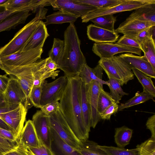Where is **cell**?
<instances>
[{
    "label": "cell",
    "instance_id": "9c48e42d",
    "mask_svg": "<svg viewBox=\"0 0 155 155\" xmlns=\"http://www.w3.org/2000/svg\"><path fill=\"white\" fill-rule=\"evenodd\" d=\"M28 110L22 104L2 113V119L12 131L20 138L26 119Z\"/></svg>",
    "mask_w": 155,
    "mask_h": 155
},
{
    "label": "cell",
    "instance_id": "9a60e30c",
    "mask_svg": "<svg viewBox=\"0 0 155 155\" xmlns=\"http://www.w3.org/2000/svg\"><path fill=\"white\" fill-rule=\"evenodd\" d=\"M4 93L5 102L9 104H23L25 107L26 97L18 79L11 77Z\"/></svg>",
    "mask_w": 155,
    "mask_h": 155
},
{
    "label": "cell",
    "instance_id": "bcb514c9",
    "mask_svg": "<svg viewBox=\"0 0 155 155\" xmlns=\"http://www.w3.org/2000/svg\"><path fill=\"white\" fill-rule=\"evenodd\" d=\"M119 103L116 102L108 107L100 115L101 119L110 120L111 116L118 111Z\"/></svg>",
    "mask_w": 155,
    "mask_h": 155
},
{
    "label": "cell",
    "instance_id": "d6986e66",
    "mask_svg": "<svg viewBox=\"0 0 155 155\" xmlns=\"http://www.w3.org/2000/svg\"><path fill=\"white\" fill-rule=\"evenodd\" d=\"M49 36L46 26L44 22L41 20L38 25L21 51H27L38 47H43L46 39Z\"/></svg>",
    "mask_w": 155,
    "mask_h": 155
},
{
    "label": "cell",
    "instance_id": "c3c4849f",
    "mask_svg": "<svg viewBox=\"0 0 155 155\" xmlns=\"http://www.w3.org/2000/svg\"><path fill=\"white\" fill-rule=\"evenodd\" d=\"M24 12L21 8L6 10L0 6V22L19 12Z\"/></svg>",
    "mask_w": 155,
    "mask_h": 155
},
{
    "label": "cell",
    "instance_id": "74e56055",
    "mask_svg": "<svg viewBox=\"0 0 155 155\" xmlns=\"http://www.w3.org/2000/svg\"><path fill=\"white\" fill-rule=\"evenodd\" d=\"M109 93L104 91L103 88L101 89L98 96L97 111L100 115L109 106L116 102Z\"/></svg>",
    "mask_w": 155,
    "mask_h": 155
},
{
    "label": "cell",
    "instance_id": "4fadbf2b",
    "mask_svg": "<svg viewBox=\"0 0 155 155\" xmlns=\"http://www.w3.org/2000/svg\"><path fill=\"white\" fill-rule=\"evenodd\" d=\"M85 85L90 109L91 127L94 128L101 120L97 108L99 95L103 87L98 82L95 81Z\"/></svg>",
    "mask_w": 155,
    "mask_h": 155
},
{
    "label": "cell",
    "instance_id": "8fae6325",
    "mask_svg": "<svg viewBox=\"0 0 155 155\" xmlns=\"http://www.w3.org/2000/svg\"><path fill=\"white\" fill-rule=\"evenodd\" d=\"M50 3L54 10L65 11L78 18L97 9L88 5L77 3L75 0H50Z\"/></svg>",
    "mask_w": 155,
    "mask_h": 155
},
{
    "label": "cell",
    "instance_id": "ee69618b",
    "mask_svg": "<svg viewBox=\"0 0 155 155\" xmlns=\"http://www.w3.org/2000/svg\"><path fill=\"white\" fill-rule=\"evenodd\" d=\"M18 142H12L7 140L0 134V155L11 150L16 147Z\"/></svg>",
    "mask_w": 155,
    "mask_h": 155
},
{
    "label": "cell",
    "instance_id": "f5cc1de1",
    "mask_svg": "<svg viewBox=\"0 0 155 155\" xmlns=\"http://www.w3.org/2000/svg\"><path fill=\"white\" fill-rule=\"evenodd\" d=\"M147 128L149 130L151 134V137L155 138V114L148 118L146 124Z\"/></svg>",
    "mask_w": 155,
    "mask_h": 155
},
{
    "label": "cell",
    "instance_id": "2e32d148",
    "mask_svg": "<svg viewBox=\"0 0 155 155\" xmlns=\"http://www.w3.org/2000/svg\"><path fill=\"white\" fill-rule=\"evenodd\" d=\"M119 56L130 66L132 69L135 68L152 78H155V70L144 56H137L127 53Z\"/></svg>",
    "mask_w": 155,
    "mask_h": 155
},
{
    "label": "cell",
    "instance_id": "836d02e7",
    "mask_svg": "<svg viewBox=\"0 0 155 155\" xmlns=\"http://www.w3.org/2000/svg\"><path fill=\"white\" fill-rule=\"evenodd\" d=\"M64 47V40L54 38L52 48L48 52V56L58 66L63 55Z\"/></svg>",
    "mask_w": 155,
    "mask_h": 155
},
{
    "label": "cell",
    "instance_id": "6da1fadb",
    "mask_svg": "<svg viewBox=\"0 0 155 155\" xmlns=\"http://www.w3.org/2000/svg\"><path fill=\"white\" fill-rule=\"evenodd\" d=\"M67 78V84L60 100V110L77 139L80 141L88 140L89 132L84 125L81 105L82 80L78 76Z\"/></svg>",
    "mask_w": 155,
    "mask_h": 155
},
{
    "label": "cell",
    "instance_id": "ffe728a7",
    "mask_svg": "<svg viewBox=\"0 0 155 155\" xmlns=\"http://www.w3.org/2000/svg\"><path fill=\"white\" fill-rule=\"evenodd\" d=\"M51 150L54 155H82L78 150L64 142L51 127Z\"/></svg>",
    "mask_w": 155,
    "mask_h": 155
},
{
    "label": "cell",
    "instance_id": "7a4b0ae2",
    "mask_svg": "<svg viewBox=\"0 0 155 155\" xmlns=\"http://www.w3.org/2000/svg\"><path fill=\"white\" fill-rule=\"evenodd\" d=\"M64 47L59 69L67 77L78 76L87 64L80 48V40L74 24H70L64 32Z\"/></svg>",
    "mask_w": 155,
    "mask_h": 155
},
{
    "label": "cell",
    "instance_id": "52a82bcc",
    "mask_svg": "<svg viewBox=\"0 0 155 155\" xmlns=\"http://www.w3.org/2000/svg\"><path fill=\"white\" fill-rule=\"evenodd\" d=\"M51 127L66 143L78 150L80 141L75 136L60 109L49 116Z\"/></svg>",
    "mask_w": 155,
    "mask_h": 155
},
{
    "label": "cell",
    "instance_id": "d6a6232c",
    "mask_svg": "<svg viewBox=\"0 0 155 155\" xmlns=\"http://www.w3.org/2000/svg\"><path fill=\"white\" fill-rule=\"evenodd\" d=\"M140 49L147 59L155 70V43L152 38L140 45Z\"/></svg>",
    "mask_w": 155,
    "mask_h": 155
},
{
    "label": "cell",
    "instance_id": "484cf974",
    "mask_svg": "<svg viewBox=\"0 0 155 155\" xmlns=\"http://www.w3.org/2000/svg\"><path fill=\"white\" fill-rule=\"evenodd\" d=\"M78 18L67 12L58 11L46 17V21L44 22L46 26L51 24H59L68 22L74 24Z\"/></svg>",
    "mask_w": 155,
    "mask_h": 155
},
{
    "label": "cell",
    "instance_id": "9f6ffc18",
    "mask_svg": "<svg viewBox=\"0 0 155 155\" xmlns=\"http://www.w3.org/2000/svg\"><path fill=\"white\" fill-rule=\"evenodd\" d=\"M8 104L5 101L4 93L0 92V108L5 107Z\"/></svg>",
    "mask_w": 155,
    "mask_h": 155
},
{
    "label": "cell",
    "instance_id": "44dd1931",
    "mask_svg": "<svg viewBox=\"0 0 155 155\" xmlns=\"http://www.w3.org/2000/svg\"><path fill=\"white\" fill-rule=\"evenodd\" d=\"M19 140L27 147L37 148L40 147L41 143L38 138L32 120H28L26 122Z\"/></svg>",
    "mask_w": 155,
    "mask_h": 155
},
{
    "label": "cell",
    "instance_id": "4316f807",
    "mask_svg": "<svg viewBox=\"0 0 155 155\" xmlns=\"http://www.w3.org/2000/svg\"><path fill=\"white\" fill-rule=\"evenodd\" d=\"M29 11L17 13L0 22V32L14 28L18 25L25 22L31 14Z\"/></svg>",
    "mask_w": 155,
    "mask_h": 155
},
{
    "label": "cell",
    "instance_id": "603a6c76",
    "mask_svg": "<svg viewBox=\"0 0 155 155\" xmlns=\"http://www.w3.org/2000/svg\"><path fill=\"white\" fill-rule=\"evenodd\" d=\"M103 70L98 64L94 68H92L87 64H85L80 72L78 76L85 84H90L92 81L98 82L103 87L104 84L108 85L106 81L102 79Z\"/></svg>",
    "mask_w": 155,
    "mask_h": 155
},
{
    "label": "cell",
    "instance_id": "f546056e",
    "mask_svg": "<svg viewBox=\"0 0 155 155\" xmlns=\"http://www.w3.org/2000/svg\"><path fill=\"white\" fill-rule=\"evenodd\" d=\"M134 75L143 87V91L155 97V88L152 78L144 73L134 68L132 69Z\"/></svg>",
    "mask_w": 155,
    "mask_h": 155
},
{
    "label": "cell",
    "instance_id": "5b68a950",
    "mask_svg": "<svg viewBox=\"0 0 155 155\" xmlns=\"http://www.w3.org/2000/svg\"><path fill=\"white\" fill-rule=\"evenodd\" d=\"M41 20L35 15L20 29L8 43L0 48V56L8 55L21 51L38 25Z\"/></svg>",
    "mask_w": 155,
    "mask_h": 155
},
{
    "label": "cell",
    "instance_id": "277c9868",
    "mask_svg": "<svg viewBox=\"0 0 155 155\" xmlns=\"http://www.w3.org/2000/svg\"><path fill=\"white\" fill-rule=\"evenodd\" d=\"M98 64L108 78H113L123 86L134 79V74L130 66L119 56L100 58Z\"/></svg>",
    "mask_w": 155,
    "mask_h": 155
},
{
    "label": "cell",
    "instance_id": "7402d4cb",
    "mask_svg": "<svg viewBox=\"0 0 155 155\" xmlns=\"http://www.w3.org/2000/svg\"><path fill=\"white\" fill-rule=\"evenodd\" d=\"M45 59H40L34 63L32 68L33 87L41 86L46 79L51 78L54 79L58 75L60 72L58 70L52 73H49L47 71L45 67Z\"/></svg>",
    "mask_w": 155,
    "mask_h": 155
},
{
    "label": "cell",
    "instance_id": "11a10c76",
    "mask_svg": "<svg viewBox=\"0 0 155 155\" xmlns=\"http://www.w3.org/2000/svg\"><path fill=\"white\" fill-rule=\"evenodd\" d=\"M10 78L6 75H0V92L4 93L8 85Z\"/></svg>",
    "mask_w": 155,
    "mask_h": 155
},
{
    "label": "cell",
    "instance_id": "3957f363",
    "mask_svg": "<svg viewBox=\"0 0 155 155\" xmlns=\"http://www.w3.org/2000/svg\"><path fill=\"white\" fill-rule=\"evenodd\" d=\"M43 52V47H38L27 51H20L6 56H0L2 64L1 69L7 74L15 76L21 68L40 59Z\"/></svg>",
    "mask_w": 155,
    "mask_h": 155
},
{
    "label": "cell",
    "instance_id": "30bf717a",
    "mask_svg": "<svg viewBox=\"0 0 155 155\" xmlns=\"http://www.w3.org/2000/svg\"><path fill=\"white\" fill-rule=\"evenodd\" d=\"M93 52L100 58L113 57L122 53H134L141 56V49L120 45L116 43H94L93 46Z\"/></svg>",
    "mask_w": 155,
    "mask_h": 155
},
{
    "label": "cell",
    "instance_id": "8d00e7d4",
    "mask_svg": "<svg viewBox=\"0 0 155 155\" xmlns=\"http://www.w3.org/2000/svg\"><path fill=\"white\" fill-rule=\"evenodd\" d=\"M98 146L109 155H139V152L137 148L128 149L112 146L98 145Z\"/></svg>",
    "mask_w": 155,
    "mask_h": 155
},
{
    "label": "cell",
    "instance_id": "681fc988",
    "mask_svg": "<svg viewBox=\"0 0 155 155\" xmlns=\"http://www.w3.org/2000/svg\"><path fill=\"white\" fill-rule=\"evenodd\" d=\"M33 155H54L51 149L42 143L38 148L28 147Z\"/></svg>",
    "mask_w": 155,
    "mask_h": 155
},
{
    "label": "cell",
    "instance_id": "cb8c5ba5",
    "mask_svg": "<svg viewBox=\"0 0 155 155\" xmlns=\"http://www.w3.org/2000/svg\"><path fill=\"white\" fill-rule=\"evenodd\" d=\"M131 20L155 23V4L145 5L134 10L125 21Z\"/></svg>",
    "mask_w": 155,
    "mask_h": 155
},
{
    "label": "cell",
    "instance_id": "ab89813d",
    "mask_svg": "<svg viewBox=\"0 0 155 155\" xmlns=\"http://www.w3.org/2000/svg\"><path fill=\"white\" fill-rule=\"evenodd\" d=\"M155 25L142 30L138 34L136 39L140 45L150 38L155 41Z\"/></svg>",
    "mask_w": 155,
    "mask_h": 155
},
{
    "label": "cell",
    "instance_id": "83f0119b",
    "mask_svg": "<svg viewBox=\"0 0 155 155\" xmlns=\"http://www.w3.org/2000/svg\"><path fill=\"white\" fill-rule=\"evenodd\" d=\"M78 150L82 155H109L97 143L88 139L80 141Z\"/></svg>",
    "mask_w": 155,
    "mask_h": 155
},
{
    "label": "cell",
    "instance_id": "7c38bea8",
    "mask_svg": "<svg viewBox=\"0 0 155 155\" xmlns=\"http://www.w3.org/2000/svg\"><path fill=\"white\" fill-rule=\"evenodd\" d=\"M32 121L40 142L51 149V134L49 116L41 110H37L33 115Z\"/></svg>",
    "mask_w": 155,
    "mask_h": 155
},
{
    "label": "cell",
    "instance_id": "ba28073f",
    "mask_svg": "<svg viewBox=\"0 0 155 155\" xmlns=\"http://www.w3.org/2000/svg\"><path fill=\"white\" fill-rule=\"evenodd\" d=\"M67 82V77L65 75L61 76L50 83H48L46 80L44 81L41 85V105L43 106L60 101Z\"/></svg>",
    "mask_w": 155,
    "mask_h": 155
},
{
    "label": "cell",
    "instance_id": "8992f818",
    "mask_svg": "<svg viewBox=\"0 0 155 155\" xmlns=\"http://www.w3.org/2000/svg\"><path fill=\"white\" fill-rule=\"evenodd\" d=\"M155 4V0H123L119 4L112 7L97 9L81 18L82 22L87 23L92 19L103 15L135 10L143 6Z\"/></svg>",
    "mask_w": 155,
    "mask_h": 155
},
{
    "label": "cell",
    "instance_id": "b9f144b4",
    "mask_svg": "<svg viewBox=\"0 0 155 155\" xmlns=\"http://www.w3.org/2000/svg\"><path fill=\"white\" fill-rule=\"evenodd\" d=\"M42 93L41 86L33 87L31 91L30 100L33 106L36 108H41L40 101Z\"/></svg>",
    "mask_w": 155,
    "mask_h": 155
},
{
    "label": "cell",
    "instance_id": "db71d44e",
    "mask_svg": "<svg viewBox=\"0 0 155 155\" xmlns=\"http://www.w3.org/2000/svg\"><path fill=\"white\" fill-rule=\"evenodd\" d=\"M8 104L6 107L0 108V128L5 130H10V129L5 123L2 119L1 118V114L4 112L6 111L13 107L18 105Z\"/></svg>",
    "mask_w": 155,
    "mask_h": 155
},
{
    "label": "cell",
    "instance_id": "d4e9b609",
    "mask_svg": "<svg viewBox=\"0 0 155 155\" xmlns=\"http://www.w3.org/2000/svg\"><path fill=\"white\" fill-rule=\"evenodd\" d=\"M81 105L84 125L87 131L89 133L91 127L90 109L85 85L82 80L81 89Z\"/></svg>",
    "mask_w": 155,
    "mask_h": 155
},
{
    "label": "cell",
    "instance_id": "4dcf8cb0",
    "mask_svg": "<svg viewBox=\"0 0 155 155\" xmlns=\"http://www.w3.org/2000/svg\"><path fill=\"white\" fill-rule=\"evenodd\" d=\"M117 20V17L113 15H106L94 18L91 20L95 26L101 28L115 32L114 24Z\"/></svg>",
    "mask_w": 155,
    "mask_h": 155
},
{
    "label": "cell",
    "instance_id": "5bb4252c",
    "mask_svg": "<svg viewBox=\"0 0 155 155\" xmlns=\"http://www.w3.org/2000/svg\"><path fill=\"white\" fill-rule=\"evenodd\" d=\"M34 63L21 68L15 76L18 80L26 96L25 107L27 110L33 106L30 101V96L33 86L32 68Z\"/></svg>",
    "mask_w": 155,
    "mask_h": 155
},
{
    "label": "cell",
    "instance_id": "f35d334b",
    "mask_svg": "<svg viewBox=\"0 0 155 155\" xmlns=\"http://www.w3.org/2000/svg\"><path fill=\"white\" fill-rule=\"evenodd\" d=\"M139 155H155V138L150 137L136 146Z\"/></svg>",
    "mask_w": 155,
    "mask_h": 155
},
{
    "label": "cell",
    "instance_id": "d590c367",
    "mask_svg": "<svg viewBox=\"0 0 155 155\" xmlns=\"http://www.w3.org/2000/svg\"><path fill=\"white\" fill-rule=\"evenodd\" d=\"M108 83L110 90V94L112 98L116 102L119 103V101L125 95H128L129 94L124 91L120 84L116 80L109 78L106 81Z\"/></svg>",
    "mask_w": 155,
    "mask_h": 155
},
{
    "label": "cell",
    "instance_id": "f907efd6",
    "mask_svg": "<svg viewBox=\"0 0 155 155\" xmlns=\"http://www.w3.org/2000/svg\"><path fill=\"white\" fill-rule=\"evenodd\" d=\"M0 134L7 140L12 142H18L20 138L12 131L1 128Z\"/></svg>",
    "mask_w": 155,
    "mask_h": 155
},
{
    "label": "cell",
    "instance_id": "f1b7e54d",
    "mask_svg": "<svg viewBox=\"0 0 155 155\" xmlns=\"http://www.w3.org/2000/svg\"><path fill=\"white\" fill-rule=\"evenodd\" d=\"M133 130L123 126L115 129L114 141L118 147L124 148L129 143Z\"/></svg>",
    "mask_w": 155,
    "mask_h": 155
},
{
    "label": "cell",
    "instance_id": "f6af8a7d",
    "mask_svg": "<svg viewBox=\"0 0 155 155\" xmlns=\"http://www.w3.org/2000/svg\"><path fill=\"white\" fill-rule=\"evenodd\" d=\"M116 43L125 46L140 49V45L135 39L124 35L120 37Z\"/></svg>",
    "mask_w": 155,
    "mask_h": 155
},
{
    "label": "cell",
    "instance_id": "816d5d0a",
    "mask_svg": "<svg viewBox=\"0 0 155 155\" xmlns=\"http://www.w3.org/2000/svg\"><path fill=\"white\" fill-rule=\"evenodd\" d=\"M45 67L47 71L49 73H52L55 72L59 69V67L50 58L48 57L45 59Z\"/></svg>",
    "mask_w": 155,
    "mask_h": 155
},
{
    "label": "cell",
    "instance_id": "6f0895ef",
    "mask_svg": "<svg viewBox=\"0 0 155 155\" xmlns=\"http://www.w3.org/2000/svg\"><path fill=\"white\" fill-rule=\"evenodd\" d=\"M8 0H0V5L5 2Z\"/></svg>",
    "mask_w": 155,
    "mask_h": 155
},
{
    "label": "cell",
    "instance_id": "680465c9",
    "mask_svg": "<svg viewBox=\"0 0 155 155\" xmlns=\"http://www.w3.org/2000/svg\"><path fill=\"white\" fill-rule=\"evenodd\" d=\"M2 65V62L0 58V69H1Z\"/></svg>",
    "mask_w": 155,
    "mask_h": 155
},
{
    "label": "cell",
    "instance_id": "ac0fdd59",
    "mask_svg": "<svg viewBox=\"0 0 155 155\" xmlns=\"http://www.w3.org/2000/svg\"><path fill=\"white\" fill-rule=\"evenodd\" d=\"M155 23L146 22L137 20L124 21L115 30L117 33L135 39L138 34L142 30L155 26Z\"/></svg>",
    "mask_w": 155,
    "mask_h": 155
},
{
    "label": "cell",
    "instance_id": "60d3db41",
    "mask_svg": "<svg viewBox=\"0 0 155 155\" xmlns=\"http://www.w3.org/2000/svg\"><path fill=\"white\" fill-rule=\"evenodd\" d=\"M31 1V0H8L0 5V6L6 10L19 8L27 5Z\"/></svg>",
    "mask_w": 155,
    "mask_h": 155
},
{
    "label": "cell",
    "instance_id": "1f68e13d",
    "mask_svg": "<svg viewBox=\"0 0 155 155\" xmlns=\"http://www.w3.org/2000/svg\"><path fill=\"white\" fill-rule=\"evenodd\" d=\"M154 97L150 94L143 91L141 92L137 91L134 96L124 104L119 105L118 111H121L125 108L142 104Z\"/></svg>",
    "mask_w": 155,
    "mask_h": 155
},
{
    "label": "cell",
    "instance_id": "e0dca14e",
    "mask_svg": "<svg viewBox=\"0 0 155 155\" xmlns=\"http://www.w3.org/2000/svg\"><path fill=\"white\" fill-rule=\"evenodd\" d=\"M87 35L89 39L96 43L115 42L119 35L113 32L91 24L87 27Z\"/></svg>",
    "mask_w": 155,
    "mask_h": 155
},
{
    "label": "cell",
    "instance_id": "e575fe53",
    "mask_svg": "<svg viewBox=\"0 0 155 155\" xmlns=\"http://www.w3.org/2000/svg\"><path fill=\"white\" fill-rule=\"evenodd\" d=\"M79 3L93 6L97 9L112 7L121 3L123 0H75Z\"/></svg>",
    "mask_w": 155,
    "mask_h": 155
},
{
    "label": "cell",
    "instance_id": "7dc6e473",
    "mask_svg": "<svg viewBox=\"0 0 155 155\" xmlns=\"http://www.w3.org/2000/svg\"><path fill=\"white\" fill-rule=\"evenodd\" d=\"M41 110L45 114L49 116L60 109V103L58 101L51 102L42 106Z\"/></svg>",
    "mask_w": 155,
    "mask_h": 155
},
{
    "label": "cell",
    "instance_id": "7bdbcfd3",
    "mask_svg": "<svg viewBox=\"0 0 155 155\" xmlns=\"http://www.w3.org/2000/svg\"><path fill=\"white\" fill-rule=\"evenodd\" d=\"M2 155H33L19 140L17 146L12 150L7 152Z\"/></svg>",
    "mask_w": 155,
    "mask_h": 155
}]
</instances>
